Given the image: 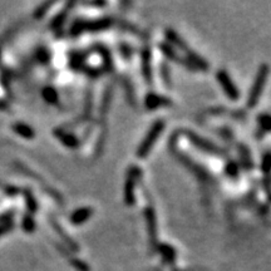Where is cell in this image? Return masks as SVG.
<instances>
[{"instance_id":"1","label":"cell","mask_w":271,"mask_h":271,"mask_svg":"<svg viewBox=\"0 0 271 271\" xmlns=\"http://www.w3.org/2000/svg\"><path fill=\"white\" fill-rule=\"evenodd\" d=\"M269 73H270V67H269L266 63L260 64L256 75H255L254 83H252V86H251L250 88V92H248V108L256 107L257 103H259L260 97L263 95L264 88H265L266 86Z\"/></svg>"},{"instance_id":"2","label":"cell","mask_w":271,"mask_h":271,"mask_svg":"<svg viewBox=\"0 0 271 271\" xmlns=\"http://www.w3.org/2000/svg\"><path fill=\"white\" fill-rule=\"evenodd\" d=\"M164 126H166V123H164L163 119H157V121L152 124V127L150 128L147 135L144 136L143 141L139 143L138 148L136 151V156L138 157V158H146V157L150 155L151 150H152L153 146L156 144L157 139H158V137L162 135V132H163Z\"/></svg>"},{"instance_id":"3","label":"cell","mask_w":271,"mask_h":271,"mask_svg":"<svg viewBox=\"0 0 271 271\" xmlns=\"http://www.w3.org/2000/svg\"><path fill=\"white\" fill-rule=\"evenodd\" d=\"M113 24L111 18H102L95 21H77L72 25L73 35H78L83 32H102L104 29H108Z\"/></svg>"},{"instance_id":"4","label":"cell","mask_w":271,"mask_h":271,"mask_svg":"<svg viewBox=\"0 0 271 271\" xmlns=\"http://www.w3.org/2000/svg\"><path fill=\"white\" fill-rule=\"evenodd\" d=\"M185 135L186 137L190 139L191 143H192L195 147L199 148V150L203 151V152L208 153V155H214V156H225L224 150H221L219 146H216V144L212 143V142L207 141V139L201 137V136L191 132V131H186Z\"/></svg>"},{"instance_id":"5","label":"cell","mask_w":271,"mask_h":271,"mask_svg":"<svg viewBox=\"0 0 271 271\" xmlns=\"http://www.w3.org/2000/svg\"><path fill=\"white\" fill-rule=\"evenodd\" d=\"M216 78L219 82L220 86L222 87V90L225 92V94L227 95L228 98L232 99V101H237L240 98V92L237 90L236 84L232 82L231 77L228 75V73L225 69H219L216 73Z\"/></svg>"},{"instance_id":"6","label":"cell","mask_w":271,"mask_h":271,"mask_svg":"<svg viewBox=\"0 0 271 271\" xmlns=\"http://www.w3.org/2000/svg\"><path fill=\"white\" fill-rule=\"evenodd\" d=\"M172 102L167 97L156 94V93H148L144 98V106L150 111L157 110L159 107H166V106H171Z\"/></svg>"},{"instance_id":"7","label":"cell","mask_w":271,"mask_h":271,"mask_svg":"<svg viewBox=\"0 0 271 271\" xmlns=\"http://www.w3.org/2000/svg\"><path fill=\"white\" fill-rule=\"evenodd\" d=\"M144 219H146V226H147L148 235L152 243H155L157 240V221H156V214L153 207L148 206L144 210Z\"/></svg>"},{"instance_id":"8","label":"cell","mask_w":271,"mask_h":271,"mask_svg":"<svg viewBox=\"0 0 271 271\" xmlns=\"http://www.w3.org/2000/svg\"><path fill=\"white\" fill-rule=\"evenodd\" d=\"M94 214V210L92 207H81L70 215L69 221L73 225H83L84 222H87Z\"/></svg>"},{"instance_id":"9","label":"cell","mask_w":271,"mask_h":271,"mask_svg":"<svg viewBox=\"0 0 271 271\" xmlns=\"http://www.w3.org/2000/svg\"><path fill=\"white\" fill-rule=\"evenodd\" d=\"M158 48H159V52L162 53V54L164 55V57L167 58V59H170V61L176 62V63L180 64H183V66L186 67V68H188V69H193L192 67L190 66V63H185V62L181 61V58L179 57V54L176 53V50L173 49V46L171 45V44L168 43H159L158 44Z\"/></svg>"},{"instance_id":"10","label":"cell","mask_w":271,"mask_h":271,"mask_svg":"<svg viewBox=\"0 0 271 271\" xmlns=\"http://www.w3.org/2000/svg\"><path fill=\"white\" fill-rule=\"evenodd\" d=\"M186 53H187V62L191 64L193 69H201L202 72H207L208 68H210V64L206 62V59L200 57L197 53L192 52L191 49H188Z\"/></svg>"},{"instance_id":"11","label":"cell","mask_w":271,"mask_h":271,"mask_svg":"<svg viewBox=\"0 0 271 271\" xmlns=\"http://www.w3.org/2000/svg\"><path fill=\"white\" fill-rule=\"evenodd\" d=\"M136 181L133 177L128 176L127 180H126V183H124V193H123V199L126 205L127 206H133L136 202V195H135V185Z\"/></svg>"},{"instance_id":"12","label":"cell","mask_w":271,"mask_h":271,"mask_svg":"<svg viewBox=\"0 0 271 271\" xmlns=\"http://www.w3.org/2000/svg\"><path fill=\"white\" fill-rule=\"evenodd\" d=\"M152 55L148 49H144L142 53V70L143 77L148 84H152V64H151Z\"/></svg>"},{"instance_id":"13","label":"cell","mask_w":271,"mask_h":271,"mask_svg":"<svg viewBox=\"0 0 271 271\" xmlns=\"http://www.w3.org/2000/svg\"><path fill=\"white\" fill-rule=\"evenodd\" d=\"M54 135H55V137H58V139H59V141H61L64 146H66V147H68V148L78 147L79 141L75 138L72 133H68L63 130H55Z\"/></svg>"},{"instance_id":"14","label":"cell","mask_w":271,"mask_h":271,"mask_svg":"<svg viewBox=\"0 0 271 271\" xmlns=\"http://www.w3.org/2000/svg\"><path fill=\"white\" fill-rule=\"evenodd\" d=\"M237 148H239V155H240V159H241V166H243L246 171H251L252 168L255 167V164H254V161H252V156H251V153H250V151H248V148L246 147L245 144H239Z\"/></svg>"},{"instance_id":"15","label":"cell","mask_w":271,"mask_h":271,"mask_svg":"<svg viewBox=\"0 0 271 271\" xmlns=\"http://www.w3.org/2000/svg\"><path fill=\"white\" fill-rule=\"evenodd\" d=\"M166 38H167V41L170 42L168 44H172V45L177 46V48H180L181 50L187 52V50L190 49L187 44H186V42L181 38V35H180L179 33L175 32L173 29H167V30H166Z\"/></svg>"},{"instance_id":"16","label":"cell","mask_w":271,"mask_h":271,"mask_svg":"<svg viewBox=\"0 0 271 271\" xmlns=\"http://www.w3.org/2000/svg\"><path fill=\"white\" fill-rule=\"evenodd\" d=\"M13 131L25 139H33L35 137V131L25 123H15L13 126Z\"/></svg>"},{"instance_id":"17","label":"cell","mask_w":271,"mask_h":271,"mask_svg":"<svg viewBox=\"0 0 271 271\" xmlns=\"http://www.w3.org/2000/svg\"><path fill=\"white\" fill-rule=\"evenodd\" d=\"M42 95H43L44 101L49 104H57L58 101H59V94H58V92L53 87H45V88H43Z\"/></svg>"},{"instance_id":"18","label":"cell","mask_w":271,"mask_h":271,"mask_svg":"<svg viewBox=\"0 0 271 271\" xmlns=\"http://www.w3.org/2000/svg\"><path fill=\"white\" fill-rule=\"evenodd\" d=\"M24 199H25V205H26V210H28L29 215H33L37 212L38 210V203L35 201V197L33 196V193L30 192L29 190H24Z\"/></svg>"},{"instance_id":"19","label":"cell","mask_w":271,"mask_h":271,"mask_svg":"<svg viewBox=\"0 0 271 271\" xmlns=\"http://www.w3.org/2000/svg\"><path fill=\"white\" fill-rule=\"evenodd\" d=\"M257 123H259L260 130L264 133L271 132V114L269 113H263L257 115Z\"/></svg>"},{"instance_id":"20","label":"cell","mask_w":271,"mask_h":271,"mask_svg":"<svg viewBox=\"0 0 271 271\" xmlns=\"http://www.w3.org/2000/svg\"><path fill=\"white\" fill-rule=\"evenodd\" d=\"M260 168L263 171L264 175H266V177L271 173V151H268L263 155V158H261V164H260Z\"/></svg>"},{"instance_id":"21","label":"cell","mask_w":271,"mask_h":271,"mask_svg":"<svg viewBox=\"0 0 271 271\" xmlns=\"http://www.w3.org/2000/svg\"><path fill=\"white\" fill-rule=\"evenodd\" d=\"M22 228L28 234H32L35 230V222L33 219V215H24L23 221H22Z\"/></svg>"},{"instance_id":"22","label":"cell","mask_w":271,"mask_h":271,"mask_svg":"<svg viewBox=\"0 0 271 271\" xmlns=\"http://www.w3.org/2000/svg\"><path fill=\"white\" fill-rule=\"evenodd\" d=\"M226 175H227L230 179H237L240 175V164L235 161H230L226 164Z\"/></svg>"},{"instance_id":"23","label":"cell","mask_w":271,"mask_h":271,"mask_svg":"<svg viewBox=\"0 0 271 271\" xmlns=\"http://www.w3.org/2000/svg\"><path fill=\"white\" fill-rule=\"evenodd\" d=\"M72 5H73V4H70V3L67 4V8H66V9H63V12L59 13V14H58L57 17H55L54 19H53V22H52V28H54V29L59 28V26H61L62 24H63L64 22H66L67 14H68V8H70V6H72Z\"/></svg>"},{"instance_id":"24","label":"cell","mask_w":271,"mask_h":271,"mask_svg":"<svg viewBox=\"0 0 271 271\" xmlns=\"http://www.w3.org/2000/svg\"><path fill=\"white\" fill-rule=\"evenodd\" d=\"M52 226H53V228H54V230L57 231V234L59 235V236L63 237L64 240H66L67 244H69L70 246H75L74 243H73V240L69 239V236H68V235L64 234V232H63V231H64L63 227H62V226H59V224H58V222L55 221V220H52Z\"/></svg>"},{"instance_id":"25","label":"cell","mask_w":271,"mask_h":271,"mask_svg":"<svg viewBox=\"0 0 271 271\" xmlns=\"http://www.w3.org/2000/svg\"><path fill=\"white\" fill-rule=\"evenodd\" d=\"M53 5H54V3H50V1H46V3H43L41 6H38V8H37V10H35V13H34V17L35 18L44 17V14H45V13L48 12V9L52 8Z\"/></svg>"},{"instance_id":"26","label":"cell","mask_w":271,"mask_h":271,"mask_svg":"<svg viewBox=\"0 0 271 271\" xmlns=\"http://www.w3.org/2000/svg\"><path fill=\"white\" fill-rule=\"evenodd\" d=\"M111 98H112V90H110L108 88L107 90H106V93H104V97H103V102H102V112L106 113L107 112L108 107H110L111 104Z\"/></svg>"},{"instance_id":"27","label":"cell","mask_w":271,"mask_h":271,"mask_svg":"<svg viewBox=\"0 0 271 271\" xmlns=\"http://www.w3.org/2000/svg\"><path fill=\"white\" fill-rule=\"evenodd\" d=\"M263 187H264V191H265L266 197H268L269 203H271V179H269V177H265V179H264Z\"/></svg>"},{"instance_id":"28","label":"cell","mask_w":271,"mask_h":271,"mask_svg":"<svg viewBox=\"0 0 271 271\" xmlns=\"http://www.w3.org/2000/svg\"><path fill=\"white\" fill-rule=\"evenodd\" d=\"M15 227V224L13 221L5 222V224H0V236L8 234L9 231H12Z\"/></svg>"},{"instance_id":"29","label":"cell","mask_w":271,"mask_h":271,"mask_svg":"<svg viewBox=\"0 0 271 271\" xmlns=\"http://www.w3.org/2000/svg\"><path fill=\"white\" fill-rule=\"evenodd\" d=\"M162 78H163L164 84L170 87V72H168V68L164 64L162 66Z\"/></svg>"},{"instance_id":"30","label":"cell","mask_w":271,"mask_h":271,"mask_svg":"<svg viewBox=\"0 0 271 271\" xmlns=\"http://www.w3.org/2000/svg\"><path fill=\"white\" fill-rule=\"evenodd\" d=\"M19 192H21V190L14 187V186H8V187L5 188V193L6 195H9V196H14V195H17V193Z\"/></svg>"},{"instance_id":"31","label":"cell","mask_w":271,"mask_h":271,"mask_svg":"<svg viewBox=\"0 0 271 271\" xmlns=\"http://www.w3.org/2000/svg\"><path fill=\"white\" fill-rule=\"evenodd\" d=\"M86 5H90V6H104L107 5V3H104V1H98V3H84Z\"/></svg>"}]
</instances>
